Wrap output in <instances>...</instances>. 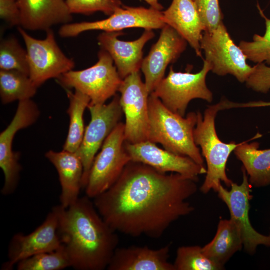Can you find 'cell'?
Wrapping results in <instances>:
<instances>
[{
	"mask_svg": "<svg viewBox=\"0 0 270 270\" xmlns=\"http://www.w3.org/2000/svg\"><path fill=\"white\" fill-rule=\"evenodd\" d=\"M120 104L126 118L125 142L135 144L148 140V92L140 72L122 80L119 88Z\"/></svg>",
	"mask_w": 270,
	"mask_h": 270,
	"instance_id": "7c38bea8",
	"label": "cell"
},
{
	"mask_svg": "<svg viewBox=\"0 0 270 270\" xmlns=\"http://www.w3.org/2000/svg\"><path fill=\"white\" fill-rule=\"evenodd\" d=\"M0 17L9 26H20L18 0H0Z\"/></svg>",
	"mask_w": 270,
	"mask_h": 270,
	"instance_id": "836d02e7",
	"label": "cell"
},
{
	"mask_svg": "<svg viewBox=\"0 0 270 270\" xmlns=\"http://www.w3.org/2000/svg\"><path fill=\"white\" fill-rule=\"evenodd\" d=\"M96 64L81 70H70L57 78L65 89L74 88L88 96L90 104H103L116 95L122 82L110 54L102 49Z\"/></svg>",
	"mask_w": 270,
	"mask_h": 270,
	"instance_id": "5b68a950",
	"label": "cell"
},
{
	"mask_svg": "<svg viewBox=\"0 0 270 270\" xmlns=\"http://www.w3.org/2000/svg\"><path fill=\"white\" fill-rule=\"evenodd\" d=\"M18 30L26 46L29 76L38 88L73 70L74 62L61 50L52 29L46 32V38L42 40L32 37L20 26Z\"/></svg>",
	"mask_w": 270,
	"mask_h": 270,
	"instance_id": "9c48e42d",
	"label": "cell"
},
{
	"mask_svg": "<svg viewBox=\"0 0 270 270\" xmlns=\"http://www.w3.org/2000/svg\"><path fill=\"white\" fill-rule=\"evenodd\" d=\"M148 141L160 144L166 150L188 157L205 166L194 138L197 112H190L186 117L180 116L168 109L152 93L148 98Z\"/></svg>",
	"mask_w": 270,
	"mask_h": 270,
	"instance_id": "3957f363",
	"label": "cell"
},
{
	"mask_svg": "<svg viewBox=\"0 0 270 270\" xmlns=\"http://www.w3.org/2000/svg\"><path fill=\"white\" fill-rule=\"evenodd\" d=\"M131 161L148 165L164 173H177L198 180V176L206 174L205 166L188 157L174 154L162 149L148 140L138 144L124 142Z\"/></svg>",
	"mask_w": 270,
	"mask_h": 270,
	"instance_id": "2e32d148",
	"label": "cell"
},
{
	"mask_svg": "<svg viewBox=\"0 0 270 270\" xmlns=\"http://www.w3.org/2000/svg\"><path fill=\"white\" fill-rule=\"evenodd\" d=\"M148 4H150L151 8L156 10L161 11L163 10V6L159 2L158 0H144Z\"/></svg>",
	"mask_w": 270,
	"mask_h": 270,
	"instance_id": "d590c367",
	"label": "cell"
},
{
	"mask_svg": "<svg viewBox=\"0 0 270 270\" xmlns=\"http://www.w3.org/2000/svg\"><path fill=\"white\" fill-rule=\"evenodd\" d=\"M69 100L67 113L70 116V125L68 136L63 150L76 152L82 142L85 130L84 114L85 110L90 102V99L81 92H72L65 89Z\"/></svg>",
	"mask_w": 270,
	"mask_h": 270,
	"instance_id": "d4e9b609",
	"label": "cell"
},
{
	"mask_svg": "<svg viewBox=\"0 0 270 270\" xmlns=\"http://www.w3.org/2000/svg\"><path fill=\"white\" fill-rule=\"evenodd\" d=\"M200 47L205 59L212 68V72L219 76L230 74L241 82H246L254 70L246 56L230 35L224 22L216 29L204 32Z\"/></svg>",
	"mask_w": 270,
	"mask_h": 270,
	"instance_id": "ba28073f",
	"label": "cell"
},
{
	"mask_svg": "<svg viewBox=\"0 0 270 270\" xmlns=\"http://www.w3.org/2000/svg\"><path fill=\"white\" fill-rule=\"evenodd\" d=\"M262 136L258 133L254 138L241 142L234 150L236 157L243 164L250 184L257 188L270 185V148L258 150L259 143L248 142Z\"/></svg>",
	"mask_w": 270,
	"mask_h": 270,
	"instance_id": "603a6c76",
	"label": "cell"
},
{
	"mask_svg": "<svg viewBox=\"0 0 270 270\" xmlns=\"http://www.w3.org/2000/svg\"><path fill=\"white\" fill-rule=\"evenodd\" d=\"M40 115L38 106L31 99L20 101L14 118L0 134V167L4 176L1 192L4 196L15 192L22 170L19 162L20 155L12 150L14 138L18 131L34 124Z\"/></svg>",
	"mask_w": 270,
	"mask_h": 270,
	"instance_id": "4fadbf2b",
	"label": "cell"
},
{
	"mask_svg": "<svg viewBox=\"0 0 270 270\" xmlns=\"http://www.w3.org/2000/svg\"><path fill=\"white\" fill-rule=\"evenodd\" d=\"M174 270H220L224 268L215 263L198 246H183L178 248L173 264Z\"/></svg>",
	"mask_w": 270,
	"mask_h": 270,
	"instance_id": "83f0119b",
	"label": "cell"
},
{
	"mask_svg": "<svg viewBox=\"0 0 270 270\" xmlns=\"http://www.w3.org/2000/svg\"><path fill=\"white\" fill-rule=\"evenodd\" d=\"M246 83L248 88L254 92L268 93L270 90V66L264 62L257 64Z\"/></svg>",
	"mask_w": 270,
	"mask_h": 270,
	"instance_id": "d6a6232c",
	"label": "cell"
},
{
	"mask_svg": "<svg viewBox=\"0 0 270 270\" xmlns=\"http://www.w3.org/2000/svg\"><path fill=\"white\" fill-rule=\"evenodd\" d=\"M88 108L91 120L85 130L81 145L76 152L84 166L82 189L88 182L94 160L104 142L120 122L124 114L120 104V96L116 95L108 104H90Z\"/></svg>",
	"mask_w": 270,
	"mask_h": 270,
	"instance_id": "30bf717a",
	"label": "cell"
},
{
	"mask_svg": "<svg viewBox=\"0 0 270 270\" xmlns=\"http://www.w3.org/2000/svg\"><path fill=\"white\" fill-rule=\"evenodd\" d=\"M88 196L80 198L68 208H53L58 218V233L76 270L107 269L118 248V232L100 215Z\"/></svg>",
	"mask_w": 270,
	"mask_h": 270,
	"instance_id": "7a4b0ae2",
	"label": "cell"
},
{
	"mask_svg": "<svg viewBox=\"0 0 270 270\" xmlns=\"http://www.w3.org/2000/svg\"><path fill=\"white\" fill-rule=\"evenodd\" d=\"M166 25L162 12L154 8L122 6L106 20L62 25L59 34L62 38H72L90 30L122 32L128 28L146 30L162 29Z\"/></svg>",
	"mask_w": 270,
	"mask_h": 270,
	"instance_id": "8fae6325",
	"label": "cell"
},
{
	"mask_svg": "<svg viewBox=\"0 0 270 270\" xmlns=\"http://www.w3.org/2000/svg\"><path fill=\"white\" fill-rule=\"evenodd\" d=\"M198 181L130 161L116 182L93 202L116 232L157 239L172 224L194 211L187 200L196 192Z\"/></svg>",
	"mask_w": 270,
	"mask_h": 270,
	"instance_id": "6da1fadb",
	"label": "cell"
},
{
	"mask_svg": "<svg viewBox=\"0 0 270 270\" xmlns=\"http://www.w3.org/2000/svg\"><path fill=\"white\" fill-rule=\"evenodd\" d=\"M58 233V218L52 208L44 222L30 234H16L12 238L8 249V260L2 267L12 270L20 262L44 252L56 250L62 246Z\"/></svg>",
	"mask_w": 270,
	"mask_h": 270,
	"instance_id": "9a60e30c",
	"label": "cell"
},
{
	"mask_svg": "<svg viewBox=\"0 0 270 270\" xmlns=\"http://www.w3.org/2000/svg\"><path fill=\"white\" fill-rule=\"evenodd\" d=\"M242 182L240 184L232 182L230 190H227L221 184L217 192L220 198L229 210L230 220L241 235L244 250L249 254L254 255L259 246L270 247V235L259 233L250 223L249 212L252 186L246 171L242 167Z\"/></svg>",
	"mask_w": 270,
	"mask_h": 270,
	"instance_id": "5bb4252c",
	"label": "cell"
},
{
	"mask_svg": "<svg viewBox=\"0 0 270 270\" xmlns=\"http://www.w3.org/2000/svg\"><path fill=\"white\" fill-rule=\"evenodd\" d=\"M20 27L31 31H46L58 24H70L72 14L64 0H18Z\"/></svg>",
	"mask_w": 270,
	"mask_h": 270,
	"instance_id": "d6986e66",
	"label": "cell"
},
{
	"mask_svg": "<svg viewBox=\"0 0 270 270\" xmlns=\"http://www.w3.org/2000/svg\"><path fill=\"white\" fill-rule=\"evenodd\" d=\"M204 27V32L212 31L223 22L224 15L219 0H193Z\"/></svg>",
	"mask_w": 270,
	"mask_h": 270,
	"instance_id": "1f68e13d",
	"label": "cell"
},
{
	"mask_svg": "<svg viewBox=\"0 0 270 270\" xmlns=\"http://www.w3.org/2000/svg\"><path fill=\"white\" fill-rule=\"evenodd\" d=\"M38 88L29 76L14 70H0V96L2 104L30 100Z\"/></svg>",
	"mask_w": 270,
	"mask_h": 270,
	"instance_id": "484cf974",
	"label": "cell"
},
{
	"mask_svg": "<svg viewBox=\"0 0 270 270\" xmlns=\"http://www.w3.org/2000/svg\"><path fill=\"white\" fill-rule=\"evenodd\" d=\"M220 111L222 109L218 102L208 106L204 116L200 112H197L198 120L194 138L196 145L200 147L207 164L205 180L200 188L204 194L211 190L217 192L222 182L230 188L233 182L226 173V164L232 152L240 144L234 142L226 144L218 138L215 122Z\"/></svg>",
	"mask_w": 270,
	"mask_h": 270,
	"instance_id": "277c9868",
	"label": "cell"
},
{
	"mask_svg": "<svg viewBox=\"0 0 270 270\" xmlns=\"http://www.w3.org/2000/svg\"><path fill=\"white\" fill-rule=\"evenodd\" d=\"M268 106H270V102L258 101L245 103H238L232 102L227 100H224L222 101L224 110L237 108H254Z\"/></svg>",
	"mask_w": 270,
	"mask_h": 270,
	"instance_id": "e575fe53",
	"label": "cell"
},
{
	"mask_svg": "<svg viewBox=\"0 0 270 270\" xmlns=\"http://www.w3.org/2000/svg\"><path fill=\"white\" fill-rule=\"evenodd\" d=\"M70 12L90 14L100 12L111 16L122 6L120 0H66Z\"/></svg>",
	"mask_w": 270,
	"mask_h": 270,
	"instance_id": "4dcf8cb0",
	"label": "cell"
},
{
	"mask_svg": "<svg viewBox=\"0 0 270 270\" xmlns=\"http://www.w3.org/2000/svg\"><path fill=\"white\" fill-rule=\"evenodd\" d=\"M124 124L120 122L104 142L90 170L86 196L94 199L110 188L131 161L125 147Z\"/></svg>",
	"mask_w": 270,
	"mask_h": 270,
	"instance_id": "52a82bcc",
	"label": "cell"
},
{
	"mask_svg": "<svg viewBox=\"0 0 270 270\" xmlns=\"http://www.w3.org/2000/svg\"><path fill=\"white\" fill-rule=\"evenodd\" d=\"M186 45V40L170 26L166 24L162 29L158 40L143 60L141 66L150 94L164 78L168 66L177 60Z\"/></svg>",
	"mask_w": 270,
	"mask_h": 270,
	"instance_id": "e0dca14e",
	"label": "cell"
},
{
	"mask_svg": "<svg viewBox=\"0 0 270 270\" xmlns=\"http://www.w3.org/2000/svg\"><path fill=\"white\" fill-rule=\"evenodd\" d=\"M122 32H104L98 37V44L112 58L118 73L124 80L130 74L140 72L143 61V48L154 36L152 30H146L138 40L125 42L118 38Z\"/></svg>",
	"mask_w": 270,
	"mask_h": 270,
	"instance_id": "ac0fdd59",
	"label": "cell"
},
{
	"mask_svg": "<svg viewBox=\"0 0 270 270\" xmlns=\"http://www.w3.org/2000/svg\"><path fill=\"white\" fill-rule=\"evenodd\" d=\"M212 70L210 64L205 60L201 70L195 74L190 70L176 72L171 66L167 77L161 80L152 94L170 110L184 117L192 100L201 99L210 103L212 102V92L206 83L207 75Z\"/></svg>",
	"mask_w": 270,
	"mask_h": 270,
	"instance_id": "8992f818",
	"label": "cell"
},
{
	"mask_svg": "<svg viewBox=\"0 0 270 270\" xmlns=\"http://www.w3.org/2000/svg\"><path fill=\"white\" fill-rule=\"evenodd\" d=\"M257 7L260 14L265 20L266 32L263 36L254 34L252 42H240L239 46L248 60L270 66V19L266 16L258 2Z\"/></svg>",
	"mask_w": 270,
	"mask_h": 270,
	"instance_id": "f546056e",
	"label": "cell"
},
{
	"mask_svg": "<svg viewBox=\"0 0 270 270\" xmlns=\"http://www.w3.org/2000/svg\"><path fill=\"white\" fill-rule=\"evenodd\" d=\"M16 266L18 270H62L70 267V262L62 244L56 250L35 255Z\"/></svg>",
	"mask_w": 270,
	"mask_h": 270,
	"instance_id": "4316f807",
	"label": "cell"
},
{
	"mask_svg": "<svg viewBox=\"0 0 270 270\" xmlns=\"http://www.w3.org/2000/svg\"><path fill=\"white\" fill-rule=\"evenodd\" d=\"M170 251V245L157 250L147 246L118 248L107 270H174L168 261Z\"/></svg>",
	"mask_w": 270,
	"mask_h": 270,
	"instance_id": "ffe728a7",
	"label": "cell"
},
{
	"mask_svg": "<svg viewBox=\"0 0 270 270\" xmlns=\"http://www.w3.org/2000/svg\"><path fill=\"white\" fill-rule=\"evenodd\" d=\"M242 248V240L234 224L230 219H222L214 238L202 249L206 257L224 268L230 258Z\"/></svg>",
	"mask_w": 270,
	"mask_h": 270,
	"instance_id": "cb8c5ba5",
	"label": "cell"
},
{
	"mask_svg": "<svg viewBox=\"0 0 270 270\" xmlns=\"http://www.w3.org/2000/svg\"><path fill=\"white\" fill-rule=\"evenodd\" d=\"M166 24L174 29L202 58L200 40L204 31L193 0H173L162 12Z\"/></svg>",
	"mask_w": 270,
	"mask_h": 270,
	"instance_id": "7402d4cb",
	"label": "cell"
},
{
	"mask_svg": "<svg viewBox=\"0 0 270 270\" xmlns=\"http://www.w3.org/2000/svg\"><path fill=\"white\" fill-rule=\"evenodd\" d=\"M54 165L61 186L60 206L68 208L80 198L84 174L82 161L76 152L63 150L60 152L49 150L45 155Z\"/></svg>",
	"mask_w": 270,
	"mask_h": 270,
	"instance_id": "44dd1931",
	"label": "cell"
},
{
	"mask_svg": "<svg viewBox=\"0 0 270 270\" xmlns=\"http://www.w3.org/2000/svg\"><path fill=\"white\" fill-rule=\"evenodd\" d=\"M0 68L14 70L29 76L26 50L14 38L2 40L0 44Z\"/></svg>",
	"mask_w": 270,
	"mask_h": 270,
	"instance_id": "f1b7e54d",
	"label": "cell"
}]
</instances>
